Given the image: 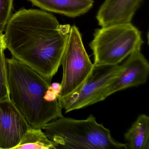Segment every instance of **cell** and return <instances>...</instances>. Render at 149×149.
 <instances>
[{"label": "cell", "instance_id": "cell-1", "mask_svg": "<svg viewBox=\"0 0 149 149\" xmlns=\"http://www.w3.org/2000/svg\"><path fill=\"white\" fill-rule=\"evenodd\" d=\"M70 27L45 11L21 8L5 29L6 48L13 57L51 81L61 65Z\"/></svg>", "mask_w": 149, "mask_h": 149}, {"label": "cell", "instance_id": "cell-2", "mask_svg": "<svg viewBox=\"0 0 149 149\" xmlns=\"http://www.w3.org/2000/svg\"><path fill=\"white\" fill-rule=\"evenodd\" d=\"M6 68L10 100L31 128L42 129L63 116L58 100H44L50 81L13 57L6 59Z\"/></svg>", "mask_w": 149, "mask_h": 149}, {"label": "cell", "instance_id": "cell-3", "mask_svg": "<svg viewBox=\"0 0 149 149\" xmlns=\"http://www.w3.org/2000/svg\"><path fill=\"white\" fill-rule=\"evenodd\" d=\"M42 130L56 149H128L127 144L115 140L110 130L92 115L84 119L63 116L48 123Z\"/></svg>", "mask_w": 149, "mask_h": 149}, {"label": "cell", "instance_id": "cell-4", "mask_svg": "<svg viewBox=\"0 0 149 149\" xmlns=\"http://www.w3.org/2000/svg\"><path fill=\"white\" fill-rule=\"evenodd\" d=\"M143 43L141 32L131 22L101 27L95 31L89 45L94 66L119 64L135 50L141 49Z\"/></svg>", "mask_w": 149, "mask_h": 149}, {"label": "cell", "instance_id": "cell-5", "mask_svg": "<svg viewBox=\"0 0 149 149\" xmlns=\"http://www.w3.org/2000/svg\"><path fill=\"white\" fill-rule=\"evenodd\" d=\"M61 65L63 76L58 98L66 97L80 88L94 70V63L84 48L81 35L74 25L70 27Z\"/></svg>", "mask_w": 149, "mask_h": 149}, {"label": "cell", "instance_id": "cell-6", "mask_svg": "<svg viewBox=\"0 0 149 149\" xmlns=\"http://www.w3.org/2000/svg\"><path fill=\"white\" fill-rule=\"evenodd\" d=\"M121 70L119 64L94 66L91 75L80 88L66 97L58 98L61 107L68 113L99 102L103 91Z\"/></svg>", "mask_w": 149, "mask_h": 149}, {"label": "cell", "instance_id": "cell-7", "mask_svg": "<svg viewBox=\"0 0 149 149\" xmlns=\"http://www.w3.org/2000/svg\"><path fill=\"white\" fill-rule=\"evenodd\" d=\"M121 66L120 73L103 91L99 97V102L116 92L142 85L147 81L149 63L141 53V49L132 53Z\"/></svg>", "mask_w": 149, "mask_h": 149}, {"label": "cell", "instance_id": "cell-8", "mask_svg": "<svg viewBox=\"0 0 149 149\" xmlns=\"http://www.w3.org/2000/svg\"><path fill=\"white\" fill-rule=\"evenodd\" d=\"M31 127L11 100L0 102V149H14Z\"/></svg>", "mask_w": 149, "mask_h": 149}, {"label": "cell", "instance_id": "cell-9", "mask_svg": "<svg viewBox=\"0 0 149 149\" xmlns=\"http://www.w3.org/2000/svg\"><path fill=\"white\" fill-rule=\"evenodd\" d=\"M142 0H105L97 14L101 27L130 23Z\"/></svg>", "mask_w": 149, "mask_h": 149}, {"label": "cell", "instance_id": "cell-10", "mask_svg": "<svg viewBox=\"0 0 149 149\" xmlns=\"http://www.w3.org/2000/svg\"><path fill=\"white\" fill-rule=\"evenodd\" d=\"M34 6L48 12L75 18L88 13L94 0H29Z\"/></svg>", "mask_w": 149, "mask_h": 149}, {"label": "cell", "instance_id": "cell-11", "mask_svg": "<svg viewBox=\"0 0 149 149\" xmlns=\"http://www.w3.org/2000/svg\"><path fill=\"white\" fill-rule=\"evenodd\" d=\"M128 148L149 149V117L141 114L124 134Z\"/></svg>", "mask_w": 149, "mask_h": 149}, {"label": "cell", "instance_id": "cell-12", "mask_svg": "<svg viewBox=\"0 0 149 149\" xmlns=\"http://www.w3.org/2000/svg\"><path fill=\"white\" fill-rule=\"evenodd\" d=\"M56 149L41 129L30 128L14 149Z\"/></svg>", "mask_w": 149, "mask_h": 149}, {"label": "cell", "instance_id": "cell-13", "mask_svg": "<svg viewBox=\"0 0 149 149\" xmlns=\"http://www.w3.org/2000/svg\"><path fill=\"white\" fill-rule=\"evenodd\" d=\"M4 51L0 50V102L10 100Z\"/></svg>", "mask_w": 149, "mask_h": 149}, {"label": "cell", "instance_id": "cell-14", "mask_svg": "<svg viewBox=\"0 0 149 149\" xmlns=\"http://www.w3.org/2000/svg\"><path fill=\"white\" fill-rule=\"evenodd\" d=\"M14 0H0V35L3 34L12 16Z\"/></svg>", "mask_w": 149, "mask_h": 149}, {"label": "cell", "instance_id": "cell-15", "mask_svg": "<svg viewBox=\"0 0 149 149\" xmlns=\"http://www.w3.org/2000/svg\"><path fill=\"white\" fill-rule=\"evenodd\" d=\"M61 90V84L58 82L51 84L46 91L44 99L46 102H52L58 100Z\"/></svg>", "mask_w": 149, "mask_h": 149}, {"label": "cell", "instance_id": "cell-16", "mask_svg": "<svg viewBox=\"0 0 149 149\" xmlns=\"http://www.w3.org/2000/svg\"><path fill=\"white\" fill-rule=\"evenodd\" d=\"M7 49L4 34L0 35V50Z\"/></svg>", "mask_w": 149, "mask_h": 149}]
</instances>
